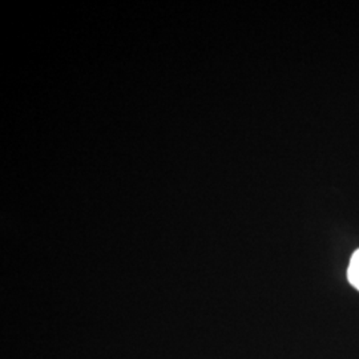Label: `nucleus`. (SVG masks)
I'll list each match as a JSON object with an SVG mask.
<instances>
[{
  "label": "nucleus",
  "mask_w": 359,
  "mask_h": 359,
  "mask_svg": "<svg viewBox=\"0 0 359 359\" xmlns=\"http://www.w3.org/2000/svg\"><path fill=\"white\" fill-rule=\"evenodd\" d=\"M347 278H348V283L359 290V249L350 259V265L347 269Z\"/></svg>",
  "instance_id": "nucleus-1"
}]
</instances>
